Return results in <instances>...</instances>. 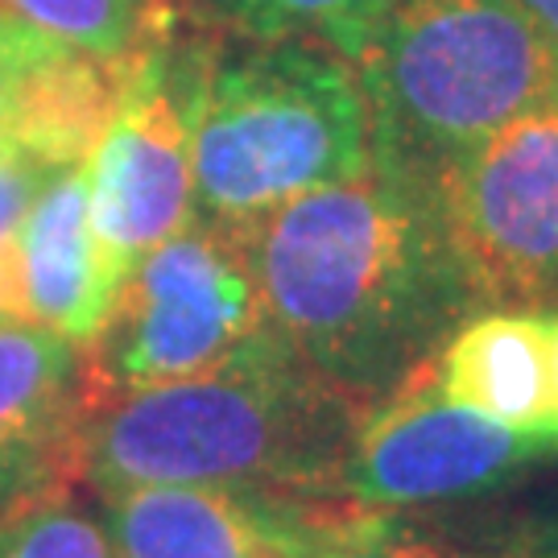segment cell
Wrapping results in <instances>:
<instances>
[{"mask_svg":"<svg viewBox=\"0 0 558 558\" xmlns=\"http://www.w3.org/2000/svg\"><path fill=\"white\" fill-rule=\"evenodd\" d=\"M240 240L265 327L364 405L480 311L435 191L377 166L286 203Z\"/></svg>","mask_w":558,"mask_h":558,"instance_id":"cell-1","label":"cell"},{"mask_svg":"<svg viewBox=\"0 0 558 558\" xmlns=\"http://www.w3.org/2000/svg\"><path fill=\"white\" fill-rule=\"evenodd\" d=\"M364 401L311 373L269 327L199 377L87 405L71 484L260 488L336 500Z\"/></svg>","mask_w":558,"mask_h":558,"instance_id":"cell-2","label":"cell"},{"mask_svg":"<svg viewBox=\"0 0 558 558\" xmlns=\"http://www.w3.org/2000/svg\"><path fill=\"white\" fill-rule=\"evenodd\" d=\"M191 166L195 220L228 232L368 174L373 124L352 62L302 41H236L207 29Z\"/></svg>","mask_w":558,"mask_h":558,"instance_id":"cell-3","label":"cell"},{"mask_svg":"<svg viewBox=\"0 0 558 558\" xmlns=\"http://www.w3.org/2000/svg\"><path fill=\"white\" fill-rule=\"evenodd\" d=\"M352 71L373 166L430 191L480 141L558 96L555 62L518 0H389Z\"/></svg>","mask_w":558,"mask_h":558,"instance_id":"cell-4","label":"cell"},{"mask_svg":"<svg viewBox=\"0 0 558 558\" xmlns=\"http://www.w3.org/2000/svg\"><path fill=\"white\" fill-rule=\"evenodd\" d=\"M265 327L240 232L191 220L120 281L83 348L87 405L199 377Z\"/></svg>","mask_w":558,"mask_h":558,"instance_id":"cell-5","label":"cell"},{"mask_svg":"<svg viewBox=\"0 0 558 558\" xmlns=\"http://www.w3.org/2000/svg\"><path fill=\"white\" fill-rule=\"evenodd\" d=\"M207 29L182 13L124 66L117 104L83 161L87 211L120 281L195 220V87Z\"/></svg>","mask_w":558,"mask_h":558,"instance_id":"cell-6","label":"cell"},{"mask_svg":"<svg viewBox=\"0 0 558 558\" xmlns=\"http://www.w3.org/2000/svg\"><path fill=\"white\" fill-rule=\"evenodd\" d=\"M435 199L480 311L558 306V96L463 154Z\"/></svg>","mask_w":558,"mask_h":558,"instance_id":"cell-7","label":"cell"},{"mask_svg":"<svg viewBox=\"0 0 558 558\" xmlns=\"http://www.w3.org/2000/svg\"><path fill=\"white\" fill-rule=\"evenodd\" d=\"M546 442L463 410L439 389L430 360L360 410L336 476V500L368 513L463 505L513 484Z\"/></svg>","mask_w":558,"mask_h":558,"instance_id":"cell-8","label":"cell"},{"mask_svg":"<svg viewBox=\"0 0 558 558\" xmlns=\"http://www.w3.org/2000/svg\"><path fill=\"white\" fill-rule=\"evenodd\" d=\"M96 500L117 558H302L331 509L327 497L207 484H145Z\"/></svg>","mask_w":558,"mask_h":558,"instance_id":"cell-9","label":"cell"},{"mask_svg":"<svg viewBox=\"0 0 558 558\" xmlns=\"http://www.w3.org/2000/svg\"><path fill=\"white\" fill-rule=\"evenodd\" d=\"M83 414L80 343L34 323H0V509L71 484Z\"/></svg>","mask_w":558,"mask_h":558,"instance_id":"cell-10","label":"cell"},{"mask_svg":"<svg viewBox=\"0 0 558 558\" xmlns=\"http://www.w3.org/2000/svg\"><path fill=\"white\" fill-rule=\"evenodd\" d=\"M439 389L463 410L500 422L555 451L550 315L534 306H484L430 356ZM558 456V451H555Z\"/></svg>","mask_w":558,"mask_h":558,"instance_id":"cell-11","label":"cell"},{"mask_svg":"<svg viewBox=\"0 0 558 558\" xmlns=\"http://www.w3.org/2000/svg\"><path fill=\"white\" fill-rule=\"evenodd\" d=\"M120 278L104 257L92 211H87V174L66 166L41 186L25 228H21V299L25 323L87 348L108 306L117 299Z\"/></svg>","mask_w":558,"mask_h":558,"instance_id":"cell-12","label":"cell"},{"mask_svg":"<svg viewBox=\"0 0 558 558\" xmlns=\"http://www.w3.org/2000/svg\"><path fill=\"white\" fill-rule=\"evenodd\" d=\"M182 13L236 41H302L343 62L364 54L389 0H179Z\"/></svg>","mask_w":558,"mask_h":558,"instance_id":"cell-13","label":"cell"},{"mask_svg":"<svg viewBox=\"0 0 558 558\" xmlns=\"http://www.w3.org/2000/svg\"><path fill=\"white\" fill-rule=\"evenodd\" d=\"M0 13L62 50L129 62L179 17V0H0Z\"/></svg>","mask_w":558,"mask_h":558,"instance_id":"cell-14","label":"cell"},{"mask_svg":"<svg viewBox=\"0 0 558 558\" xmlns=\"http://www.w3.org/2000/svg\"><path fill=\"white\" fill-rule=\"evenodd\" d=\"M302 558H500L488 534L459 538L451 530L418 525L401 513H368L336 500L311 534Z\"/></svg>","mask_w":558,"mask_h":558,"instance_id":"cell-15","label":"cell"},{"mask_svg":"<svg viewBox=\"0 0 558 558\" xmlns=\"http://www.w3.org/2000/svg\"><path fill=\"white\" fill-rule=\"evenodd\" d=\"M0 558H117L96 509L71 484L0 509Z\"/></svg>","mask_w":558,"mask_h":558,"instance_id":"cell-16","label":"cell"},{"mask_svg":"<svg viewBox=\"0 0 558 558\" xmlns=\"http://www.w3.org/2000/svg\"><path fill=\"white\" fill-rule=\"evenodd\" d=\"M66 166H54L21 141L0 133V323H25L21 299V228L41 186Z\"/></svg>","mask_w":558,"mask_h":558,"instance_id":"cell-17","label":"cell"},{"mask_svg":"<svg viewBox=\"0 0 558 558\" xmlns=\"http://www.w3.org/2000/svg\"><path fill=\"white\" fill-rule=\"evenodd\" d=\"M66 50L46 41L41 34L17 25L13 17L0 13V133L13 137L25 104L34 100L38 83L46 80V71L62 59Z\"/></svg>","mask_w":558,"mask_h":558,"instance_id":"cell-18","label":"cell"},{"mask_svg":"<svg viewBox=\"0 0 558 558\" xmlns=\"http://www.w3.org/2000/svg\"><path fill=\"white\" fill-rule=\"evenodd\" d=\"M488 542L500 558H558V493L530 505L518 518L497 521Z\"/></svg>","mask_w":558,"mask_h":558,"instance_id":"cell-19","label":"cell"},{"mask_svg":"<svg viewBox=\"0 0 558 558\" xmlns=\"http://www.w3.org/2000/svg\"><path fill=\"white\" fill-rule=\"evenodd\" d=\"M518 4L525 9V17L534 21L538 38L546 41V54L558 71V0H518Z\"/></svg>","mask_w":558,"mask_h":558,"instance_id":"cell-20","label":"cell"},{"mask_svg":"<svg viewBox=\"0 0 558 558\" xmlns=\"http://www.w3.org/2000/svg\"><path fill=\"white\" fill-rule=\"evenodd\" d=\"M546 315H550V401H555V430H550V439H555L558 451V306H550Z\"/></svg>","mask_w":558,"mask_h":558,"instance_id":"cell-21","label":"cell"}]
</instances>
